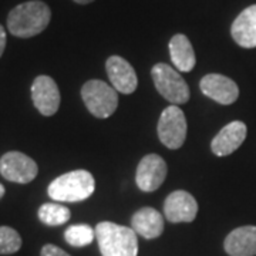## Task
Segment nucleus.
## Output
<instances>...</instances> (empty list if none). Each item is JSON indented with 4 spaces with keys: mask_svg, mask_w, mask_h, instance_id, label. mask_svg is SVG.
Segmentation results:
<instances>
[{
    "mask_svg": "<svg viewBox=\"0 0 256 256\" xmlns=\"http://www.w3.org/2000/svg\"><path fill=\"white\" fill-rule=\"evenodd\" d=\"M52 20V10L42 0L20 3L10 10L8 16V30L13 36L30 38L44 32Z\"/></svg>",
    "mask_w": 256,
    "mask_h": 256,
    "instance_id": "1",
    "label": "nucleus"
},
{
    "mask_svg": "<svg viewBox=\"0 0 256 256\" xmlns=\"http://www.w3.org/2000/svg\"><path fill=\"white\" fill-rule=\"evenodd\" d=\"M96 239L102 256H137L138 239L132 228L104 220L96 226Z\"/></svg>",
    "mask_w": 256,
    "mask_h": 256,
    "instance_id": "2",
    "label": "nucleus"
},
{
    "mask_svg": "<svg viewBox=\"0 0 256 256\" xmlns=\"http://www.w3.org/2000/svg\"><path fill=\"white\" fill-rule=\"evenodd\" d=\"M96 188L92 175L86 170H77L60 175L48 185V196L56 202H82L90 198Z\"/></svg>",
    "mask_w": 256,
    "mask_h": 256,
    "instance_id": "3",
    "label": "nucleus"
},
{
    "mask_svg": "<svg viewBox=\"0 0 256 256\" xmlns=\"http://www.w3.org/2000/svg\"><path fill=\"white\" fill-rule=\"evenodd\" d=\"M114 87L101 80H90L82 88L87 110L97 118H108L118 107V94Z\"/></svg>",
    "mask_w": 256,
    "mask_h": 256,
    "instance_id": "4",
    "label": "nucleus"
},
{
    "mask_svg": "<svg viewBox=\"0 0 256 256\" xmlns=\"http://www.w3.org/2000/svg\"><path fill=\"white\" fill-rule=\"evenodd\" d=\"M151 76L158 92L165 100L174 106H181L190 100V87L175 68L165 63H158L152 67Z\"/></svg>",
    "mask_w": 256,
    "mask_h": 256,
    "instance_id": "5",
    "label": "nucleus"
},
{
    "mask_svg": "<svg viewBox=\"0 0 256 256\" xmlns=\"http://www.w3.org/2000/svg\"><path fill=\"white\" fill-rule=\"evenodd\" d=\"M158 137L170 150H178L184 146L186 138V118L178 106L171 104L161 112L158 121Z\"/></svg>",
    "mask_w": 256,
    "mask_h": 256,
    "instance_id": "6",
    "label": "nucleus"
},
{
    "mask_svg": "<svg viewBox=\"0 0 256 256\" xmlns=\"http://www.w3.org/2000/svg\"><path fill=\"white\" fill-rule=\"evenodd\" d=\"M0 174L10 182L28 184L38 174V166L36 161L26 154L10 151L0 158Z\"/></svg>",
    "mask_w": 256,
    "mask_h": 256,
    "instance_id": "7",
    "label": "nucleus"
},
{
    "mask_svg": "<svg viewBox=\"0 0 256 256\" xmlns=\"http://www.w3.org/2000/svg\"><path fill=\"white\" fill-rule=\"evenodd\" d=\"M32 100L42 116H54L60 107V92L54 80L48 76L36 77L32 86Z\"/></svg>",
    "mask_w": 256,
    "mask_h": 256,
    "instance_id": "8",
    "label": "nucleus"
},
{
    "mask_svg": "<svg viewBox=\"0 0 256 256\" xmlns=\"http://www.w3.org/2000/svg\"><path fill=\"white\" fill-rule=\"evenodd\" d=\"M166 171H168L166 162L162 156L156 154H148L138 164L137 175H136L138 188L144 192L156 191L165 181Z\"/></svg>",
    "mask_w": 256,
    "mask_h": 256,
    "instance_id": "9",
    "label": "nucleus"
},
{
    "mask_svg": "<svg viewBox=\"0 0 256 256\" xmlns=\"http://www.w3.org/2000/svg\"><path fill=\"white\" fill-rule=\"evenodd\" d=\"M198 214V202L186 191L171 192L164 202V215L172 224L192 222Z\"/></svg>",
    "mask_w": 256,
    "mask_h": 256,
    "instance_id": "10",
    "label": "nucleus"
},
{
    "mask_svg": "<svg viewBox=\"0 0 256 256\" xmlns=\"http://www.w3.org/2000/svg\"><path fill=\"white\" fill-rule=\"evenodd\" d=\"M201 92L214 101L229 106L238 100V84L222 74H206L200 82Z\"/></svg>",
    "mask_w": 256,
    "mask_h": 256,
    "instance_id": "11",
    "label": "nucleus"
},
{
    "mask_svg": "<svg viewBox=\"0 0 256 256\" xmlns=\"http://www.w3.org/2000/svg\"><path fill=\"white\" fill-rule=\"evenodd\" d=\"M111 86L122 94H131L137 88V74L132 66L120 56H111L106 63Z\"/></svg>",
    "mask_w": 256,
    "mask_h": 256,
    "instance_id": "12",
    "label": "nucleus"
},
{
    "mask_svg": "<svg viewBox=\"0 0 256 256\" xmlns=\"http://www.w3.org/2000/svg\"><path fill=\"white\" fill-rule=\"evenodd\" d=\"M246 126L242 121H232L215 136L210 150L216 156H226L235 152L246 138Z\"/></svg>",
    "mask_w": 256,
    "mask_h": 256,
    "instance_id": "13",
    "label": "nucleus"
},
{
    "mask_svg": "<svg viewBox=\"0 0 256 256\" xmlns=\"http://www.w3.org/2000/svg\"><path fill=\"white\" fill-rule=\"evenodd\" d=\"M232 38L244 48L256 47V4L242 10L230 26Z\"/></svg>",
    "mask_w": 256,
    "mask_h": 256,
    "instance_id": "14",
    "label": "nucleus"
},
{
    "mask_svg": "<svg viewBox=\"0 0 256 256\" xmlns=\"http://www.w3.org/2000/svg\"><path fill=\"white\" fill-rule=\"evenodd\" d=\"M224 248L229 256H255L256 226L246 225L234 229L225 238Z\"/></svg>",
    "mask_w": 256,
    "mask_h": 256,
    "instance_id": "15",
    "label": "nucleus"
},
{
    "mask_svg": "<svg viewBox=\"0 0 256 256\" xmlns=\"http://www.w3.org/2000/svg\"><path fill=\"white\" fill-rule=\"evenodd\" d=\"M131 228L142 238L156 239L164 232V216L151 206L141 208L132 215Z\"/></svg>",
    "mask_w": 256,
    "mask_h": 256,
    "instance_id": "16",
    "label": "nucleus"
},
{
    "mask_svg": "<svg viewBox=\"0 0 256 256\" xmlns=\"http://www.w3.org/2000/svg\"><path fill=\"white\" fill-rule=\"evenodd\" d=\"M170 54H171L172 64L176 67L178 72L190 73L195 67V63H196L195 52L192 48L190 38L185 34L178 33L170 40Z\"/></svg>",
    "mask_w": 256,
    "mask_h": 256,
    "instance_id": "17",
    "label": "nucleus"
},
{
    "mask_svg": "<svg viewBox=\"0 0 256 256\" xmlns=\"http://www.w3.org/2000/svg\"><path fill=\"white\" fill-rule=\"evenodd\" d=\"M38 220H42L47 226H58L63 225L72 218V212L67 206H64L62 204H56V202H47L43 204L38 208Z\"/></svg>",
    "mask_w": 256,
    "mask_h": 256,
    "instance_id": "18",
    "label": "nucleus"
},
{
    "mask_svg": "<svg viewBox=\"0 0 256 256\" xmlns=\"http://www.w3.org/2000/svg\"><path fill=\"white\" fill-rule=\"evenodd\" d=\"M64 239L68 245L74 248L87 246L96 239V229H92L90 225H86V224L72 225L66 229Z\"/></svg>",
    "mask_w": 256,
    "mask_h": 256,
    "instance_id": "19",
    "label": "nucleus"
},
{
    "mask_svg": "<svg viewBox=\"0 0 256 256\" xmlns=\"http://www.w3.org/2000/svg\"><path fill=\"white\" fill-rule=\"evenodd\" d=\"M22 248V238L16 229L0 226V255L16 254Z\"/></svg>",
    "mask_w": 256,
    "mask_h": 256,
    "instance_id": "20",
    "label": "nucleus"
},
{
    "mask_svg": "<svg viewBox=\"0 0 256 256\" xmlns=\"http://www.w3.org/2000/svg\"><path fill=\"white\" fill-rule=\"evenodd\" d=\"M40 256H72L68 255L66 250H63L62 248L52 245V244H47L44 246L42 248V254Z\"/></svg>",
    "mask_w": 256,
    "mask_h": 256,
    "instance_id": "21",
    "label": "nucleus"
},
{
    "mask_svg": "<svg viewBox=\"0 0 256 256\" xmlns=\"http://www.w3.org/2000/svg\"><path fill=\"white\" fill-rule=\"evenodd\" d=\"M4 48H6V32L0 24V57L4 53Z\"/></svg>",
    "mask_w": 256,
    "mask_h": 256,
    "instance_id": "22",
    "label": "nucleus"
},
{
    "mask_svg": "<svg viewBox=\"0 0 256 256\" xmlns=\"http://www.w3.org/2000/svg\"><path fill=\"white\" fill-rule=\"evenodd\" d=\"M76 3H78V4H88V3H92L94 0H74Z\"/></svg>",
    "mask_w": 256,
    "mask_h": 256,
    "instance_id": "23",
    "label": "nucleus"
},
{
    "mask_svg": "<svg viewBox=\"0 0 256 256\" xmlns=\"http://www.w3.org/2000/svg\"><path fill=\"white\" fill-rule=\"evenodd\" d=\"M3 196H4V186L0 184V200H2Z\"/></svg>",
    "mask_w": 256,
    "mask_h": 256,
    "instance_id": "24",
    "label": "nucleus"
}]
</instances>
